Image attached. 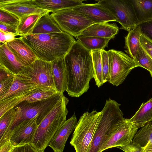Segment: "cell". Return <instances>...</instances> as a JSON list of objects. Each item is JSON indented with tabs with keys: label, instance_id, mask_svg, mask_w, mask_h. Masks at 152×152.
Listing matches in <instances>:
<instances>
[{
	"label": "cell",
	"instance_id": "1",
	"mask_svg": "<svg viewBox=\"0 0 152 152\" xmlns=\"http://www.w3.org/2000/svg\"><path fill=\"white\" fill-rule=\"evenodd\" d=\"M67 79L68 94L78 97L86 92L93 77L91 51L76 41L64 57Z\"/></svg>",
	"mask_w": 152,
	"mask_h": 152
},
{
	"label": "cell",
	"instance_id": "2",
	"mask_svg": "<svg viewBox=\"0 0 152 152\" xmlns=\"http://www.w3.org/2000/svg\"><path fill=\"white\" fill-rule=\"evenodd\" d=\"M21 37L37 59L49 62L64 57L76 41L73 36L63 31Z\"/></svg>",
	"mask_w": 152,
	"mask_h": 152
},
{
	"label": "cell",
	"instance_id": "3",
	"mask_svg": "<svg viewBox=\"0 0 152 152\" xmlns=\"http://www.w3.org/2000/svg\"><path fill=\"white\" fill-rule=\"evenodd\" d=\"M69 101L63 96L38 125L30 144L39 152H44L57 131L66 120Z\"/></svg>",
	"mask_w": 152,
	"mask_h": 152
},
{
	"label": "cell",
	"instance_id": "4",
	"mask_svg": "<svg viewBox=\"0 0 152 152\" xmlns=\"http://www.w3.org/2000/svg\"><path fill=\"white\" fill-rule=\"evenodd\" d=\"M62 96L58 94L44 100L31 102L24 101L20 102L14 108L15 115L3 137L0 139V142L4 140H9L14 128L25 120L38 116L37 123L38 125Z\"/></svg>",
	"mask_w": 152,
	"mask_h": 152
},
{
	"label": "cell",
	"instance_id": "5",
	"mask_svg": "<svg viewBox=\"0 0 152 152\" xmlns=\"http://www.w3.org/2000/svg\"><path fill=\"white\" fill-rule=\"evenodd\" d=\"M121 104L109 99L101 111V115L92 140L89 152H100L108 137L118 123L124 118Z\"/></svg>",
	"mask_w": 152,
	"mask_h": 152
},
{
	"label": "cell",
	"instance_id": "6",
	"mask_svg": "<svg viewBox=\"0 0 152 152\" xmlns=\"http://www.w3.org/2000/svg\"><path fill=\"white\" fill-rule=\"evenodd\" d=\"M101 112L95 110L85 113L80 117L70 142L76 152H89L92 140Z\"/></svg>",
	"mask_w": 152,
	"mask_h": 152
},
{
	"label": "cell",
	"instance_id": "7",
	"mask_svg": "<svg viewBox=\"0 0 152 152\" xmlns=\"http://www.w3.org/2000/svg\"><path fill=\"white\" fill-rule=\"evenodd\" d=\"M50 15L63 31L75 37L80 35L86 28L95 24L73 8L58 10Z\"/></svg>",
	"mask_w": 152,
	"mask_h": 152
},
{
	"label": "cell",
	"instance_id": "8",
	"mask_svg": "<svg viewBox=\"0 0 152 152\" xmlns=\"http://www.w3.org/2000/svg\"><path fill=\"white\" fill-rule=\"evenodd\" d=\"M107 52L110 66L109 82L117 86L123 83L133 69L140 66L133 58L122 51L112 49Z\"/></svg>",
	"mask_w": 152,
	"mask_h": 152
},
{
	"label": "cell",
	"instance_id": "9",
	"mask_svg": "<svg viewBox=\"0 0 152 152\" xmlns=\"http://www.w3.org/2000/svg\"><path fill=\"white\" fill-rule=\"evenodd\" d=\"M97 3L108 10L121 26L128 32L138 25L132 4L129 0H102Z\"/></svg>",
	"mask_w": 152,
	"mask_h": 152
},
{
	"label": "cell",
	"instance_id": "10",
	"mask_svg": "<svg viewBox=\"0 0 152 152\" xmlns=\"http://www.w3.org/2000/svg\"><path fill=\"white\" fill-rule=\"evenodd\" d=\"M18 75L40 87L55 89L51 62L37 59L29 66H23Z\"/></svg>",
	"mask_w": 152,
	"mask_h": 152
},
{
	"label": "cell",
	"instance_id": "11",
	"mask_svg": "<svg viewBox=\"0 0 152 152\" xmlns=\"http://www.w3.org/2000/svg\"><path fill=\"white\" fill-rule=\"evenodd\" d=\"M138 128L129 119L124 118L118 123L112 133L107 138L100 152L110 148H117L132 143Z\"/></svg>",
	"mask_w": 152,
	"mask_h": 152
},
{
	"label": "cell",
	"instance_id": "12",
	"mask_svg": "<svg viewBox=\"0 0 152 152\" xmlns=\"http://www.w3.org/2000/svg\"><path fill=\"white\" fill-rule=\"evenodd\" d=\"M0 9L10 12L20 19L32 14L44 15L52 12L39 7L34 0H0Z\"/></svg>",
	"mask_w": 152,
	"mask_h": 152
},
{
	"label": "cell",
	"instance_id": "13",
	"mask_svg": "<svg viewBox=\"0 0 152 152\" xmlns=\"http://www.w3.org/2000/svg\"><path fill=\"white\" fill-rule=\"evenodd\" d=\"M38 116L23 121L14 128L9 140L15 147L30 144L38 125Z\"/></svg>",
	"mask_w": 152,
	"mask_h": 152
},
{
	"label": "cell",
	"instance_id": "14",
	"mask_svg": "<svg viewBox=\"0 0 152 152\" xmlns=\"http://www.w3.org/2000/svg\"><path fill=\"white\" fill-rule=\"evenodd\" d=\"M73 9L85 15L94 23L116 22V19L108 10L97 3H83Z\"/></svg>",
	"mask_w": 152,
	"mask_h": 152
},
{
	"label": "cell",
	"instance_id": "15",
	"mask_svg": "<svg viewBox=\"0 0 152 152\" xmlns=\"http://www.w3.org/2000/svg\"><path fill=\"white\" fill-rule=\"evenodd\" d=\"M77 123L76 117L74 113L59 128L48 145L54 152H63L67 139L75 129Z\"/></svg>",
	"mask_w": 152,
	"mask_h": 152
},
{
	"label": "cell",
	"instance_id": "16",
	"mask_svg": "<svg viewBox=\"0 0 152 152\" xmlns=\"http://www.w3.org/2000/svg\"><path fill=\"white\" fill-rule=\"evenodd\" d=\"M17 60L24 66L31 64L37 58L21 37L6 44Z\"/></svg>",
	"mask_w": 152,
	"mask_h": 152
},
{
	"label": "cell",
	"instance_id": "17",
	"mask_svg": "<svg viewBox=\"0 0 152 152\" xmlns=\"http://www.w3.org/2000/svg\"><path fill=\"white\" fill-rule=\"evenodd\" d=\"M51 64L55 89L59 94L63 96L67 86L64 57L56 59L51 62Z\"/></svg>",
	"mask_w": 152,
	"mask_h": 152
},
{
	"label": "cell",
	"instance_id": "18",
	"mask_svg": "<svg viewBox=\"0 0 152 152\" xmlns=\"http://www.w3.org/2000/svg\"><path fill=\"white\" fill-rule=\"evenodd\" d=\"M119 28L115 23L103 22L94 24L85 29L80 35L110 39L118 33Z\"/></svg>",
	"mask_w": 152,
	"mask_h": 152
},
{
	"label": "cell",
	"instance_id": "19",
	"mask_svg": "<svg viewBox=\"0 0 152 152\" xmlns=\"http://www.w3.org/2000/svg\"><path fill=\"white\" fill-rule=\"evenodd\" d=\"M0 66L16 75L23 66L16 59L6 44H0Z\"/></svg>",
	"mask_w": 152,
	"mask_h": 152
},
{
	"label": "cell",
	"instance_id": "20",
	"mask_svg": "<svg viewBox=\"0 0 152 152\" xmlns=\"http://www.w3.org/2000/svg\"><path fill=\"white\" fill-rule=\"evenodd\" d=\"M39 87L18 75H16L10 89L0 97V101L23 94L28 91Z\"/></svg>",
	"mask_w": 152,
	"mask_h": 152
},
{
	"label": "cell",
	"instance_id": "21",
	"mask_svg": "<svg viewBox=\"0 0 152 152\" xmlns=\"http://www.w3.org/2000/svg\"><path fill=\"white\" fill-rule=\"evenodd\" d=\"M83 0H34L40 8L52 12L63 9L72 8L83 4Z\"/></svg>",
	"mask_w": 152,
	"mask_h": 152
},
{
	"label": "cell",
	"instance_id": "22",
	"mask_svg": "<svg viewBox=\"0 0 152 152\" xmlns=\"http://www.w3.org/2000/svg\"><path fill=\"white\" fill-rule=\"evenodd\" d=\"M132 143L138 144L144 152H152V120L137 131Z\"/></svg>",
	"mask_w": 152,
	"mask_h": 152
},
{
	"label": "cell",
	"instance_id": "23",
	"mask_svg": "<svg viewBox=\"0 0 152 152\" xmlns=\"http://www.w3.org/2000/svg\"><path fill=\"white\" fill-rule=\"evenodd\" d=\"M50 12L43 15L35 25L32 34H50L63 32Z\"/></svg>",
	"mask_w": 152,
	"mask_h": 152
},
{
	"label": "cell",
	"instance_id": "24",
	"mask_svg": "<svg viewBox=\"0 0 152 152\" xmlns=\"http://www.w3.org/2000/svg\"><path fill=\"white\" fill-rule=\"evenodd\" d=\"M129 1L133 6L138 25L152 20V0Z\"/></svg>",
	"mask_w": 152,
	"mask_h": 152
},
{
	"label": "cell",
	"instance_id": "25",
	"mask_svg": "<svg viewBox=\"0 0 152 152\" xmlns=\"http://www.w3.org/2000/svg\"><path fill=\"white\" fill-rule=\"evenodd\" d=\"M141 33L139 25L131 30L125 37V51L131 57L135 60L137 52L141 46Z\"/></svg>",
	"mask_w": 152,
	"mask_h": 152
},
{
	"label": "cell",
	"instance_id": "26",
	"mask_svg": "<svg viewBox=\"0 0 152 152\" xmlns=\"http://www.w3.org/2000/svg\"><path fill=\"white\" fill-rule=\"evenodd\" d=\"M129 120L138 128L152 120V98L143 103L139 109Z\"/></svg>",
	"mask_w": 152,
	"mask_h": 152
},
{
	"label": "cell",
	"instance_id": "27",
	"mask_svg": "<svg viewBox=\"0 0 152 152\" xmlns=\"http://www.w3.org/2000/svg\"><path fill=\"white\" fill-rule=\"evenodd\" d=\"M77 41L88 50H102L107 47L110 39L80 35L77 37Z\"/></svg>",
	"mask_w": 152,
	"mask_h": 152
},
{
	"label": "cell",
	"instance_id": "28",
	"mask_svg": "<svg viewBox=\"0 0 152 152\" xmlns=\"http://www.w3.org/2000/svg\"><path fill=\"white\" fill-rule=\"evenodd\" d=\"M44 15L32 14L20 18L19 23L17 28L19 36L23 37L32 34L37 22Z\"/></svg>",
	"mask_w": 152,
	"mask_h": 152
},
{
	"label": "cell",
	"instance_id": "29",
	"mask_svg": "<svg viewBox=\"0 0 152 152\" xmlns=\"http://www.w3.org/2000/svg\"><path fill=\"white\" fill-rule=\"evenodd\" d=\"M58 94V93L54 88L50 87H39L31 94L20 99L16 105L24 101L31 102L46 99L54 96Z\"/></svg>",
	"mask_w": 152,
	"mask_h": 152
},
{
	"label": "cell",
	"instance_id": "30",
	"mask_svg": "<svg viewBox=\"0 0 152 152\" xmlns=\"http://www.w3.org/2000/svg\"><path fill=\"white\" fill-rule=\"evenodd\" d=\"M93 66V77L96 85L99 87L103 84L102 64L101 50L91 51Z\"/></svg>",
	"mask_w": 152,
	"mask_h": 152
},
{
	"label": "cell",
	"instance_id": "31",
	"mask_svg": "<svg viewBox=\"0 0 152 152\" xmlns=\"http://www.w3.org/2000/svg\"><path fill=\"white\" fill-rule=\"evenodd\" d=\"M134 60L140 67L148 70L152 77V59L141 45L137 52Z\"/></svg>",
	"mask_w": 152,
	"mask_h": 152
},
{
	"label": "cell",
	"instance_id": "32",
	"mask_svg": "<svg viewBox=\"0 0 152 152\" xmlns=\"http://www.w3.org/2000/svg\"><path fill=\"white\" fill-rule=\"evenodd\" d=\"M15 115L14 108L0 117V139L3 136Z\"/></svg>",
	"mask_w": 152,
	"mask_h": 152
},
{
	"label": "cell",
	"instance_id": "33",
	"mask_svg": "<svg viewBox=\"0 0 152 152\" xmlns=\"http://www.w3.org/2000/svg\"><path fill=\"white\" fill-rule=\"evenodd\" d=\"M20 19L14 15L0 9V22L12 26H17Z\"/></svg>",
	"mask_w": 152,
	"mask_h": 152
},
{
	"label": "cell",
	"instance_id": "34",
	"mask_svg": "<svg viewBox=\"0 0 152 152\" xmlns=\"http://www.w3.org/2000/svg\"><path fill=\"white\" fill-rule=\"evenodd\" d=\"M103 80V84L109 82L110 78V66L107 51L101 50Z\"/></svg>",
	"mask_w": 152,
	"mask_h": 152
},
{
	"label": "cell",
	"instance_id": "35",
	"mask_svg": "<svg viewBox=\"0 0 152 152\" xmlns=\"http://www.w3.org/2000/svg\"><path fill=\"white\" fill-rule=\"evenodd\" d=\"M141 34L152 41V20L139 25Z\"/></svg>",
	"mask_w": 152,
	"mask_h": 152
},
{
	"label": "cell",
	"instance_id": "36",
	"mask_svg": "<svg viewBox=\"0 0 152 152\" xmlns=\"http://www.w3.org/2000/svg\"><path fill=\"white\" fill-rule=\"evenodd\" d=\"M141 45L152 59V41L141 34Z\"/></svg>",
	"mask_w": 152,
	"mask_h": 152
},
{
	"label": "cell",
	"instance_id": "37",
	"mask_svg": "<svg viewBox=\"0 0 152 152\" xmlns=\"http://www.w3.org/2000/svg\"><path fill=\"white\" fill-rule=\"evenodd\" d=\"M15 77L0 81V97L5 94L10 88L13 82Z\"/></svg>",
	"mask_w": 152,
	"mask_h": 152
},
{
	"label": "cell",
	"instance_id": "38",
	"mask_svg": "<svg viewBox=\"0 0 152 152\" xmlns=\"http://www.w3.org/2000/svg\"><path fill=\"white\" fill-rule=\"evenodd\" d=\"M125 152H144L142 147L138 144L132 143L126 145L117 147Z\"/></svg>",
	"mask_w": 152,
	"mask_h": 152
},
{
	"label": "cell",
	"instance_id": "39",
	"mask_svg": "<svg viewBox=\"0 0 152 152\" xmlns=\"http://www.w3.org/2000/svg\"><path fill=\"white\" fill-rule=\"evenodd\" d=\"M18 34L11 33L5 32L0 31V43L7 44L13 40Z\"/></svg>",
	"mask_w": 152,
	"mask_h": 152
},
{
	"label": "cell",
	"instance_id": "40",
	"mask_svg": "<svg viewBox=\"0 0 152 152\" xmlns=\"http://www.w3.org/2000/svg\"><path fill=\"white\" fill-rule=\"evenodd\" d=\"M15 148L9 140L0 142V152H12Z\"/></svg>",
	"mask_w": 152,
	"mask_h": 152
},
{
	"label": "cell",
	"instance_id": "41",
	"mask_svg": "<svg viewBox=\"0 0 152 152\" xmlns=\"http://www.w3.org/2000/svg\"><path fill=\"white\" fill-rule=\"evenodd\" d=\"M12 152H39L31 145L26 144L15 147Z\"/></svg>",
	"mask_w": 152,
	"mask_h": 152
},
{
	"label": "cell",
	"instance_id": "42",
	"mask_svg": "<svg viewBox=\"0 0 152 152\" xmlns=\"http://www.w3.org/2000/svg\"><path fill=\"white\" fill-rule=\"evenodd\" d=\"M17 28V26L8 25L0 22V31L5 32L13 33L18 35Z\"/></svg>",
	"mask_w": 152,
	"mask_h": 152
},
{
	"label": "cell",
	"instance_id": "43",
	"mask_svg": "<svg viewBox=\"0 0 152 152\" xmlns=\"http://www.w3.org/2000/svg\"><path fill=\"white\" fill-rule=\"evenodd\" d=\"M16 75L0 66V81L9 78L15 77Z\"/></svg>",
	"mask_w": 152,
	"mask_h": 152
}]
</instances>
